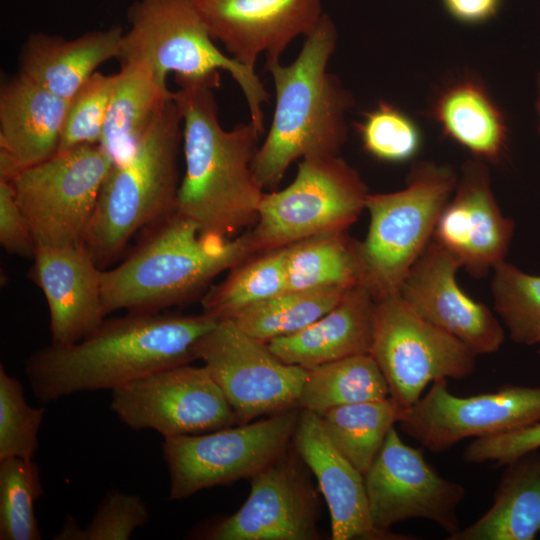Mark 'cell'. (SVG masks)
Instances as JSON below:
<instances>
[{"instance_id": "41", "label": "cell", "mask_w": 540, "mask_h": 540, "mask_svg": "<svg viewBox=\"0 0 540 540\" xmlns=\"http://www.w3.org/2000/svg\"><path fill=\"white\" fill-rule=\"evenodd\" d=\"M450 15L463 23H480L493 17L500 0H443Z\"/></svg>"}, {"instance_id": "39", "label": "cell", "mask_w": 540, "mask_h": 540, "mask_svg": "<svg viewBox=\"0 0 540 540\" xmlns=\"http://www.w3.org/2000/svg\"><path fill=\"white\" fill-rule=\"evenodd\" d=\"M539 449L540 422L497 435L474 438L464 449L462 459L470 464L491 463L494 467H500Z\"/></svg>"}, {"instance_id": "9", "label": "cell", "mask_w": 540, "mask_h": 540, "mask_svg": "<svg viewBox=\"0 0 540 540\" xmlns=\"http://www.w3.org/2000/svg\"><path fill=\"white\" fill-rule=\"evenodd\" d=\"M113 164L100 145H84L7 180L36 247L86 245L99 194Z\"/></svg>"}, {"instance_id": "5", "label": "cell", "mask_w": 540, "mask_h": 540, "mask_svg": "<svg viewBox=\"0 0 540 540\" xmlns=\"http://www.w3.org/2000/svg\"><path fill=\"white\" fill-rule=\"evenodd\" d=\"M183 141L172 95L132 154L113 164L99 194L85 247L105 270L130 239L176 209Z\"/></svg>"}, {"instance_id": "20", "label": "cell", "mask_w": 540, "mask_h": 540, "mask_svg": "<svg viewBox=\"0 0 540 540\" xmlns=\"http://www.w3.org/2000/svg\"><path fill=\"white\" fill-rule=\"evenodd\" d=\"M292 444L315 476L327 504L333 540H414L372 523L364 475L327 436L320 416L300 409Z\"/></svg>"}, {"instance_id": "24", "label": "cell", "mask_w": 540, "mask_h": 540, "mask_svg": "<svg viewBox=\"0 0 540 540\" xmlns=\"http://www.w3.org/2000/svg\"><path fill=\"white\" fill-rule=\"evenodd\" d=\"M375 298L363 285L348 289L325 315L305 329L267 343L285 363L309 369L370 353Z\"/></svg>"}, {"instance_id": "25", "label": "cell", "mask_w": 540, "mask_h": 540, "mask_svg": "<svg viewBox=\"0 0 540 540\" xmlns=\"http://www.w3.org/2000/svg\"><path fill=\"white\" fill-rule=\"evenodd\" d=\"M172 95L149 63L120 61L99 144L114 164L132 154Z\"/></svg>"}, {"instance_id": "34", "label": "cell", "mask_w": 540, "mask_h": 540, "mask_svg": "<svg viewBox=\"0 0 540 540\" xmlns=\"http://www.w3.org/2000/svg\"><path fill=\"white\" fill-rule=\"evenodd\" d=\"M44 494L36 462L0 460V539L40 540L34 505Z\"/></svg>"}, {"instance_id": "1", "label": "cell", "mask_w": 540, "mask_h": 540, "mask_svg": "<svg viewBox=\"0 0 540 540\" xmlns=\"http://www.w3.org/2000/svg\"><path fill=\"white\" fill-rule=\"evenodd\" d=\"M218 320L198 315L127 312L104 319L82 340L31 354L25 373L33 395L51 402L80 392L111 391L154 372L199 359Z\"/></svg>"}, {"instance_id": "33", "label": "cell", "mask_w": 540, "mask_h": 540, "mask_svg": "<svg viewBox=\"0 0 540 540\" xmlns=\"http://www.w3.org/2000/svg\"><path fill=\"white\" fill-rule=\"evenodd\" d=\"M491 292L510 339L519 345L540 343V276L503 261L493 269Z\"/></svg>"}, {"instance_id": "16", "label": "cell", "mask_w": 540, "mask_h": 540, "mask_svg": "<svg viewBox=\"0 0 540 540\" xmlns=\"http://www.w3.org/2000/svg\"><path fill=\"white\" fill-rule=\"evenodd\" d=\"M539 422L540 386L508 384L493 392L460 397L442 378L406 409L398 425L421 447L440 453L470 437L497 435Z\"/></svg>"}, {"instance_id": "11", "label": "cell", "mask_w": 540, "mask_h": 540, "mask_svg": "<svg viewBox=\"0 0 540 540\" xmlns=\"http://www.w3.org/2000/svg\"><path fill=\"white\" fill-rule=\"evenodd\" d=\"M370 354L389 394L408 409L437 379L461 380L476 367V355L460 340L423 320L399 293L375 299Z\"/></svg>"}, {"instance_id": "26", "label": "cell", "mask_w": 540, "mask_h": 540, "mask_svg": "<svg viewBox=\"0 0 540 540\" xmlns=\"http://www.w3.org/2000/svg\"><path fill=\"white\" fill-rule=\"evenodd\" d=\"M540 533V452L505 465L488 510L447 540H534Z\"/></svg>"}, {"instance_id": "4", "label": "cell", "mask_w": 540, "mask_h": 540, "mask_svg": "<svg viewBox=\"0 0 540 540\" xmlns=\"http://www.w3.org/2000/svg\"><path fill=\"white\" fill-rule=\"evenodd\" d=\"M255 254L249 231L233 239L204 233L175 209L147 227L121 263L103 270L105 314L161 312L187 303L217 275Z\"/></svg>"}, {"instance_id": "21", "label": "cell", "mask_w": 540, "mask_h": 540, "mask_svg": "<svg viewBox=\"0 0 540 540\" xmlns=\"http://www.w3.org/2000/svg\"><path fill=\"white\" fill-rule=\"evenodd\" d=\"M29 278L49 309L51 343H76L104 321L102 272L88 249L37 246Z\"/></svg>"}, {"instance_id": "36", "label": "cell", "mask_w": 540, "mask_h": 540, "mask_svg": "<svg viewBox=\"0 0 540 540\" xmlns=\"http://www.w3.org/2000/svg\"><path fill=\"white\" fill-rule=\"evenodd\" d=\"M148 520V506L141 496L111 489L104 495L84 529L67 514L62 528L53 539L127 540Z\"/></svg>"}, {"instance_id": "6", "label": "cell", "mask_w": 540, "mask_h": 540, "mask_svg": "<svg viewBox=\"0 0 540 540\" xmlns=\"http://www.w3.org/2000/svg\"><path fill=\"white\" fill-rule=\"evenodd\" d=\"M122 60H143L167 80L220 86V71L231 75L243 92L250 122L264 133L263 105L268 92L255 70L223 53L215 44L193 0H135L127 10Z\"/></svg>"}, {"instance_id": "31", "label": "cell", "mask_w": 540, "mask_h": 540, "mask_svg": "<svg viewBox=\"0 0 540 540\" xmlns=\"http://www.w3.org/2000/svg\"><path fill=\"white\" fill-rule=\"evenodd\" d=\"M287 291L285 247L260 252L232 268L201 299L202 313L231 319L242 310Z\"/></svg>"}, {"instance_id": "28", "label": "cell", "mask_w": 540, "mask_h": 540, "mask_svg": "<svg viewBox=\"0 0 540 540\" xmlns=\"http://www.w3.org/2000/svg\"><path fill=\"white\" fill-rule=\"evenodd\" d=\"M287 291L347 290L361 284L358 242L345 231L315 235L285 247Z\"/></svg>"}, {"instance_id": "8", "label": "cell", "mask_w": 540, "mask_h": 540, "mask_svg": "<svg viewBox=\"0 0 540 540\" xmlns=\"http://www.w3.org/2000/svg\"><path fill=\"white\" fill-rule=\"evenodd\" d=\"M368 190L339 155L300 160L294 180L264 193L250 233L257 253L315 235L343 232L365 209Z\"/></svg>"}, {"instance_id": "2", "label": "cell", "mask_w": 540, "mask_h": 540, "mask_svg": "<svg viewBox=\"0 0 540 540\" xmlns=\"http://www.w3.org/2000/svg\"><path fill=\"white\" fill-rule=\"evenodd\" d=\"M173 92L183 124L185 171L176 210L201 232L230 236L255 224L264 189L252 162L261 133L252 122L225 130L210 83L176 80Z\"/></svg>"}, {"instance_id": "37", "label": "cell", "mask_w": 540, "mask_h": 540, "mask_svg": "<svg viewBox=\"0 0 540 540\" xmlns=\"http://www.w3.org/2000/svg\"><path fill=\"white\" fill-rule=\"evenodd\" d=\"M363 148L387 162H404L419 151L422 137L417 124L403 111L380 102L357 124Z\"/></svg>"}, {"instance_id": "14", "label": "cell", "mask_w": 540, "mask_h": 540, "mask_svg": "<svg viewBox=\"0 0 540 540\" xmlns=\"http://www.w3.org/2000/svg\"><path fill=\"white\" fill-rule=\"evenodd\" d=\"M199 359L234 410L238 424L298 408L307 369L285 363L232 319L218 320Z\"/></svg>"}, {"instance_id": "32", "label": "cell", "mask_w": 540, "mask_h": 540, "mask_svg": "<svg viewBox=\"0 0 540 540\" xmlns=\"http://www.w3.org/2000/svg\"><path fill=\"white\" fill-rule=\"evenodd\" d=\"M347 290L285 291L242 310L231 319L251 337L268 343L295 334L317 321Z\"/></svg>"}, {"instance_id": "29", "label": "cell", "mask_w": 540, "mask_h": 540, "mask_svg": "<svg viewBox=\"0 0 540 540\" xmlns=\"http://www.w3.org/2000/svg\"><path fill=\"white\" fill-rule=\"evenodd\" d=\"M387 381L370 353L307 369L298 408L318 415L347 404L389 397Z\"/></svg>"}, {"instance_id": "27", "label": "cell", "mask_w": 540, "mask_h": 540, "mask_svg": "<svg viewBox=\"0 0 540 540\" xmlns=\"http://www.w3.org/2000/svg\"><path fill=\"white\" fill-rule=\"evenodd\" d=\"M431 116L443 134L477 159L496 163L508 141L505 117L484 85L466 77L443 89L433 102Z\"/></svg>"}, {"instance_id": "19", "label": "cell", "mask_w": 540, "mask_h": 540, "mask_svg": "<svg viewBox=\"0 0 540 540\" xmlns=\"http://www.w3.org/2000/svg\"><path fill=\"white\" fill-rule=\"evenodd\" d=\"M214 41L227 54L255 70L281 54L299 36H307L324 14L321 0H193Z\"/></svg>"}, {"instance_id": "15", "label": "cell", "mask_w": 540, "mask_h": 540, "mask_svg": "<svg viewBox=\"0 0 540 540\" xmlns=\"http://www.w3.org/2000/svg\"><path fill=\"white\" fill-rule=\"evenodd\" d=\"M424 448L406 444L393 426L364 474L370 517L384 532L400 522L424 519L448 536L460 528L458 508L465 487L441 476L425 459Z\"/></svg>"}, {"instance_id": "3", "label": "cell", "mask_w": 540, "mask_h": 540, "mask_svg": "<svg viewBox=\"0 0 540 540\" xmlns=\"http://www.w3.org/2000/svg\"><path fill=\"white\" fill-rule=\"evenodd\" d=\"M337 39L334 22L324 13L291 64L266 61L275 107L252 162L255 179L264 190H274L294 161L339 155L347 141L346 114L354 98L327 70Z\"/></svg>"}, {"instance_id": "12", "label": "cell", "mask_w": 540, "mask_h": 540, "mask_svg": "<svg viewBox=\"0 0 540 540\" xmlns=\"http://www.w3.org/2000/svg\"><path fill=\"white\" fill-rule=\"evenodd\" d=\"M110 408L133 430L163 438L197 435L238 424L223 391L205 367H169L112 390Z\"/></svg>"}, {"instance_id": "43", "label": "cell", "mask_w": 540, "mask_h": 540, "mask_svg": "<svg viewBox=\"0 0 540 540\" xmlns=\"http://www.w3.org/2000/svg\"><path fill=\"white\" fill-rule=\"evenodd\" d=\"M538 354H539V356H540V348H539V350H538Z\"/></svg>"}, {"instance_id": "22", "label": "cell", "mask_w": 540, "mask_h": 540, "mask_svg": "<svg viewBox=\"0 0 540 540\" xmlns=\"http://www.w3.org/2000/svg\"><path fill=\"white\" fill-rule=\"evenodd\" d=\"M68 103L20 73L1 84L0 179L57 154Z\"/></svg>"}, {"instance_id": "7", "label": "cell", "mask_w": 540, "mask_h": 540, "mask_svg": "<svg viewBox=\"0 0 540 540\" xmlns=\"http://www.w3.org/2000/svg\"><path fill=\"white\" fill-rule=\"evenodd\" d=\"M458 176L448 166L419 162L406 186L395 192L368 194L370 224L358 242L361 285L375 299L398 294L409 270L431 241Z\"/></svg>"}, {"instance_id": "17", "label": "cell", "mask_w": 540, "mask_h": 540, "mask_svg": "<svg viewBox=\"0 0 540 540\" xmlns=\"http://www.w3.org/2000/svg\"><path fill=\"white\" fill-rule=\"evenodd\" d=\"M458 261L433 239L406 275L399 295L423 320L454 336L476 356L500 350L505 331L485 304L459 286Z\"/></svg>"}, {"instance_id": "18", "label": "cell", "mask_w": 540, "mask_h": 540, "mask_svg": "<svg viewBox=\"0 0 540 540\" xmlns=\"http://www.w3.org/2000/svg\"><path fill=\"white\" fill-rule=\"evenodd\" d=\"M513 234L514 222L500 210L486 162L467 160L432 239L470 275L482 278L505 261Z\"/></svg>"}, {"instance_id": "42", "label": "cell", "mask_w": 540, "mask_h": 540, "mask_svg": "<svg viewBox=\"0 0 540 540\" xmlns=\"http://www.w3.org/2000/svg\"><path fill=\"white\" fill-rule=\"evenodd\" d=\"M536 111L538 114V130L540 133V76L538 78V94L536 99Z\"/></svg>"}, {"instance_id": "35", "label": "cell", "mask_w": 540, "mask_h": 540, "mask_svg": "<svg viewBox=\"0 0 540 540\" xmlns=\"http://www.w3.org/2000/svg\"><path fill=\"white\" fill-rule=\"evenodd\" d=\"M44 407L29 405L22 384L0 365V460H31L38 449Z\"/></svg>"}, {"instance_id": "13", "label": "cell", "mask_w": 540, "mask_h": 540, "mask_svg": "<svg viewBox=\"0 0 540 540\" xmlns=\"http://www.w3.org/2000/svg\"><path fill=\"white\" fill-rule=\"evenodd\" d=\"M293 444L251 477L250 493L233 514L194 529L192 538L204 540H317L320 539L319 488Z\"/></svg>"}, {"instance_id": "23", "label": "cell", "mask_w": 540, "mask_h": 540, "mask_svg": "<svg viewBox=\"0 0 540 540\" xmlns=\"http://www.w3.org/2000/svg\"><path fill=\"white\" fill-rule=\"evenodd\" d=\"M124 32L113 26L73 39L31 33L20 49L18 73L69 101L101 64L118 59Z\"/></svg>"}, {"instance_id": "30", "label": "cell", "mask_w": 540, "mask_h": 540, "mask_svg": "<svg viewBox=\"0 0 540 540\" xmlns=\"http://www.w3.org/2000/svg\"><path fill=\"white\" fill-rule=\"evenodd\" d=\"M405 411L389 396L338 406L319 416L332 443L364 475Z\"/></svg>"}, {"instance_id": "10", "label": "cell", "mask_w": 540, "mask_h": 540, "mask_svg": "<svg viewBox=\"0 0 540 540\" xmlns=\"http://www.w3.org/2000/svg\"><path fill=\"white\" fill-rule=\"evenodd\" d=\"M300 409L211 432L164 438L162 455L170 479L169 499L250 479L291 445Z\"/></svg>"}, {"instance_id": "38", "label": "cell", "mask_w": 540, "mask_h": 540, "mask_svg": "<svg viewBox=\"0 0 540 540\" xmlns=\"http://www.w3.org/2000/svg\"><path fill=\"white\" fill-rule=\"evenodd\" d=\"M114 82L115 74L96 71L69 100L57 154L100 144Z\"/></svg>"}, {"instance_id": "40", "label": "cell", "mask_w": 540, "mask_h": 540, "mask_svg": "<svg viewBox=\"0 0 540 540\" xmlns=\"http://www.w3.org/2000/svg\"><path fill=\"white\" fill-rule=\"evenodd\" d=\"M0 245L10 255L32 259L36 244L7 180L0 179Z\"/></svg>"}]
</instances>
